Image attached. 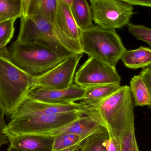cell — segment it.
Instances as JSON below:
<instances>
[{
	"instance_id": "34",
	"label": "cell",
	"mask_w": 151,
	"mask_h": 151,
	"mask_svg": "<svg viewBox=\"0 0 151 151\" xmlns=\"http://www.w3.org/2000/svg\"><path fill=\"white\" fill-rule=\"evenodd\" d=\"M129 151H139V149L138 147L137 148H134V149H132V150H130Z\"/></svg>"
},
{
	"instance_id": "9",
	"label": "cell",
	"mask_w": 151,
	"mask_h": 151,
	"mask_svg": "<svg viewBox=\"0 0 151 151\" xmlns=\"http://www.w3.org/2000/svg\"><path fill=\"white\" fill-rule=\"evenodd\" d=\"M121 77L116 67L92 57L80 67L76 73L74 82L82 88L108 83L120 84Z\"/></svg>"
},
{
	"instance_id": "4",
	"label": "cell",
	"mask_w": 151,
	"mask_h": 151,
	"mask_svg": "<svg viewBox=\"0 0 151 151\" xmlns=\"http://www.w3.org/2000/svg\"><path fill=\"white\" fill-rule=\"evenodd\" d=\"M81 43L83 53L114 67L127 50L115 30L97 25L82 31Z\"/></svg>"
},
{
	"instance_id": "2",
	"label": "cell",
	"mask_w": 151,
	"mask_h": 151,
	"mask_svg": "<svg viewBox=\"0 0 151 151\" xmlns=\"http://www.w3.org/2000/svg\"><path fill=\"white\" fill-rule=\"evenodd\" d=\"M72 54L53 50L41 44L15 41L3 55L31 76L40 77L61 63Z\"/></svg>"
},
{
	"instance_id": "15",
	"label": "cell",
	"mask_w": 151,
	"mask_h": 151,
	"mask_svg": "<svg viewBox=\"0 0 151 151\" xmlns=\"http://www.w3.org/2000/svg\"><path fill=\"white\" fill-rule=\"evenodd\" d=\"M120 59L129 69H143L151 63V49L141 46L137 49L126 50Z\"/></svg>"
},
{
	"instance_id": "32",
	"label": "cell",
	"mask_w": 151,
	"mask_h": 151,
	"mask_svg": "<svg viewBox=\"0 0 151 151\" xmlns=\"http://www.w3.org/2000/svg\"><path fill=\"white\" fill-rule=\"evenodd\" d=\"M142 70L147 71L151 72V63L149 65L145 68H143Z\"/></svg>"
},
{
	"instance_id": "24",
	"label": "cell",
	"mask_w": 151,
	"mask_h": 151,
	"mask_svg": "<svg viewBox=\"0 0 151 151\" xmlns=\"http://www.w3.org/2000/svg\"><path fill=\"white\" fill-rule=\"evenodd\" d=\"M121 151H129L138 147L136 139L135 129H132L120 141Z\"/></svg>"
},
{
	"instance_id": "31",
	"label": "cell",
	"mask_w": 151,
	"mask_h": 151,
	"mask_svg": "<svg viewBox=\"0 0 151 151\" xmlns=\"http://www.w3.org/2000/svg\"><path fill=\"white\" fill-rule=\"evenodd\" d=\"M59 1H61L67 4V5L70 6L74 0H59Z\"/></svg>"
},
{
	"instance_id": "30",
	"label": "cell",
	"mask_w": 151,
	"mask_h": 151,
	"mask_svg": "<svg viewBox=\"0 0 151 151\" xmlns=\"http://www.w3.org/2000/svg\"><path fill=\"white\" fill-rule=\"evenodd\" d=\"M80 145H75L72 147H70L66 150L62 151H78V147Z\"/></svg>"
},
{
	"instance_id": "1",
	"label": "cell",
	"mask_w": 151,
	"mask_h": 151,
	"mask_svg": "<svg viewBox=\"0 0 151 151\" xmlns=\"http://www.w3.org/2000/svg\"><path fill=\"white\" fill-rule=\"evenodd\" d=\"M133 96L129 86L119 89L101 102L85 106L84 114L91 117L120 141L134 129Z\"/></svg>"
},
{
	"instance_id": "21",
	"label": "cell",
	"mask_w": 151,
	"mask_h": 151,
	"mask_svg": "<svg viewBox=\"0 0 151 151\" xmlns=\"http://www.w3.org/2000/svg\"><path fill=\"white\" fill-rule=\"evenodd\" d=\"M84 139L75 134H65L54 137L52 151H62L75 145H80Z\"/></svg>"
},
{
	"instance_id": "20",
	"label": "cell",
	"mask_w": 151,
	"mask_h": 151,
	"mask_svg": "<svg viewBox=\"0 0 151 151\" xmlns=\"http://www.w3.org/2000/svg\"><path fill=\"white\" fill-rule=\"evenodd\" d=\"M22 0H0V17L5 19L22 17Z\"/></svg>"
},
{
	"instance_id": "25",
	"label": "cell",
	"mask_w": 151,
	"mask_h": 151,
	"mask_svg": "<svg viewBox=\"0 0 151 151\" xmlns=\"http://www.w3.org/2000/svg\"><path fill=\"white\" fill-rule=\"evenodd\" d=\"M104 144L107 151H121L119 140L110 135L109 138L104 142Z\"/></svg>"
},
{
	"instance_id": "28",
	"label": "cell",
	"mask_w": 151,
	"mask_h": 151,
	"mask_svg": "<svg viewBox=\"0 0 151 151\" xmlns=\"http://www.w3.org/2000/svg\"><path fill=\"white\" fill-rule=\"evenodd\" d=\"M132 5H139L151 8V0H122Z\"/></svg>"
},
{
	"instance_id": "10",
	"label": "cell",
	"mask_w": 151,
	"mask_h": 151,
	"mask_svg": "<svg viewBox=\"0 0 151 151\" xmlns=\"http://www.w3.org/2000/svg\"><path fill=\"white\" fill-rule=\"evenodd\" d=\"M82 57V55L72 54L45 74L35 78L31 88L60 90L69 88L73 84L76 70Z\"/></svg>"
},
{
	"instance_id": "36",
	"label": "cell",
	"mask_w": 151,
	"mask_h": 151,
	"mask_svg": "<svg viewBox=\"0 0 151 151\" xmlns=\"http://www.w3.org/2000/svg\"><path fill=\"white\" fill-rule=\"evenodd\" d=\"M5 47H4V46H3L2 45H1V44H0V51H1V50L2 49H3Z\"/></svg>"
},
{
	"instance_id": "6",
	"label": "cell",
	"mask_w": 151,
	"mask_h": 151,
	"mask_svg": "<svg viewBox=\"0 0 151 151\" xmlns=\"http://www.w3.org/2000/svg\"><path fill=\"white\" fill-rule=\"evenodd\" d=\"M16 40L39 43L58 52L74 54L65 49L58 41L53 22L40 16L21 17L19 33Z\"/></svg>"
},
{
	"instance_id": "12",
	"label": "cell",
	"mask_w": 151,
	"mask_h": 151,
	"mask_svg": "<svg viewBox=\"0 0 151 151\" xmlns=\"http://www.w3.org/2000/svg\"><path fill=\"white\" fill-rule=\"evenodd\" d=\"M85 88L73 84L64 89L48 90L32 88L27 96L41 102L55 104H70L83 99Z\"/></svg>"
},
{
	"instance_id": "33",
	"label": "cell",
	"mask_w": 151,
	"mask_h": 151,
	"mask_svg": "<svg viewBox=\"0 0 151 151\" xmlns=\"http://www.w3.org/2000/svg\"><path fill=\"white\" fill-rule=\"evenodd\" d=\"M18 151L17 150H15V149H14V148H13V147H12L11 146H10V145L9 146V148H8V151Z\"/></svg>"
},
{
	"instance_id": "29",
	"label": "cell",
	"mask_w": 151,
	"mask_h": 151,
	"mask_svg": "<svg viewBox=\"0 0 151 151\" xmlns=\"http://www.w3.org/2000/svg\"><path fill=\"white\" fill-rule=\"evenodd\" d=\"M23 1V10H22V17H26L27 16L28 7L31 0H22Z\"/></svg>"
},
{
	"instance_id": "7",
	"label": "cell",
	"mask_w": 151,
	"mask_h": 151,
	"mask_svg": "<svg viewBox=\"0 0 151 151\" xmlns=\"http://www.w3.org/2000/svg\"><path fill=\"white\" fill-rule=\"evenodd\" d=\"M92 19L104 29L116 30L127 25L134 14L133 5L122 0H90Z\"/></svg>"
},
{
	"instance_id": "17",
	"label": "cell",
	"mask_w": 151,
	"mask_h": 151,
	"mask_svg": "<svg viewBox=\"0 0 151 151\" xmlns=\"http://www.w3.org/2000/svg\"><path fill=\"white\" fill-rule=\"evenodd\" d=\"M58 0H31L27 16L38 15L54 22Z\"/></svg>"
},
{
	"instance_id": "3",
	"label": "cell",
	"mask_w": 151,
	"mask_h": 151,
	"mask_svg": "<svg viewBox=\"0 0 151 151\" xmlns=\"http://www.w3.org/2000/svg\"><path fill=\"white\" fill-rule=\"evenodd\" d=\"M35 78L0 55V113H15L32 87Z\"/></svg>"
},
{
	"instance_id": "14",
	"label": "cell",
	"mask_w": 151,
	"mask_h": 151,
	"mask_svg": "<svg viewBox=\"0 0 151 151\" xmlns=\"http://www.w3.org/2000/svg\"><path fill=\"white\" fill-rule=\"evenodd\" d=\"M121 87L120 84L108 83L86 88L83 99L80 103L84 106L96 104L111 96Z\"/></svg>"
},
{
	"instance_id": "8",
	"label": "cell",
	"mask_w": 151,
	"mask_h": 151,
	"mask_svg": "<svg viewBox=\"0 0 151 151\" xmlns=\"http://www.w3.org/2000/svg\"><path fill=\"white\" fill-rule=\"evenodd\" d=\"M53 23L60 44L71 53L82 55L81 43L82 31L77 26L69 5L58 0Z\"/></svg>"
},
{
	"instance_id": "26",
	"label": "cell",
	"mask_w": 151,
	"mask_h": 151,
	"mask_svg": "<svg viewBox=\"0 0 151 151\" xmlns=\"http://www.w3.org/2000/svg\"><path fill=\"white\" fill-rule=\"evenodd\" d=\"M4 115L3 113H0V148L4 145L9 143V137L4 132L7 125L4 120Z\"/></svg>"
},
{
	"instance_id": "35",
	"label": "cell",
	"mask_w": 151,
	"mask_h": 151,
	"mask_svg": "<svg viewBox=\"0 0 151 151\" xmlns=\"http://www.w3.org/2000/svg\"><path fill=\"white\" fill-rule=\"evenodd\" d=\"M7 20V19H4L2 18L1 17H0V23L1 22H2V21H5V20Z\"/></svg>"
},
{
	"instance_id": "18",
	"label": "cell",
	"mask_w": 151,
	"mask_h": 151,
	"mask_svg": "<svg viewBox=\"0 0 151 151\" xmlns=\"http://www.w3.org/2000/svg\"><path fill=\"white\" fill-rule=\"evenodd\" d=\"M129 88L135 106L150 105L151 99L150 93L141 75L134 76L131 79Z\"/></svg>"
},
{
	"instance_id": "11",
	"label": "cell",
	"mask_w": 151,
	"mask_h": 151,
	"mask_svg": "<svg viewBox=\"0 0 151 151\" xmlns=\"http://www.w3.org/2000/svg\"><path fill=\"white\" fill-rule=\"evenodd\" d=\"M85 106L81 103L70 104H55L32 99L27 96L15 113L11 117L47 115L80 111L83 112Z\"/></svg>"
},
{
	"instance_id": "5",
	"label": "cell",
	"mask_w": 151,
	"mask_h": 151,
	"mask_svg": "<svg viewBox=\"0 0 151 151\" xmlns=\"http://www.w3.org/2000/svg\"><path fill=\"white\" fill-rule=\"evenodd\" d=\"M84 114L75 111L56 114L11 117L4 132L7 136L39 134L66 126Z\"/></svg>"
},
{
	"instance_id": "27",
	"label": "cell",
	"mask_w": 151,
	"mask_h": 151,
	"mask_svg": "<svg viewBox=\"0 0 151 151\" xmlns=\"http://www.w3.org/2000/svg\"><path fill=\"white\" fill-rule=\"evenodd\" d=\"M140 75L142 77L143 80L146 84L150 93L151 103L150 104L149 106V107L151 109V72L147 71L142 70Z\"/></svg>"
},
{
	"instance_id": "23",
	"label": "cell",
	"mask_w": 151,
	"mask_h": 151,
	"mask_svg": "<svg viewBox=\"0 0 151 151\" xmlns=\"http://www.w3.org/2000/svg\"><path fill=\"white\" fill-rule=\"evenodd\" d=\"M16 19H7L0 23V44L4 47L13 38Z\"/></svg>"
},
{
	"instance_id": "13",
	"label": "cell",
	"mask_w": 151,
	"mask_h": 151,
	"mask_svg": "<svg viewBox=\"0 0 151 151\" xmlns=\"http://www.w3.org/2000/svg\"><path fill=\"white\" fill-rule=\"evenodd\" d=\"M8 137L10 145L18 151H52V137L27 134Z\"/></svg>"
},
{
	"instance_id": "19",
	"label": "cell",
	"mask_w": 151,
	"mask_h": 151,
	"mask_svg": "<svg viewBox=\"0 0 151 151\" xmlns=\"http://www.w3.org/2000/svg\"><path fill=\"white\" fill-rule=\"evenodd\" d=\"M109 137L108 131L102 126L83 140L78 147V151H107L104 143Z\"/></svg>"
},
{
	"instance_id": "16",
	"label": "cell",
	"mask_w": 151,
	"mask_h": 151,
	"mask_svg": "<svg viewBox=\"0 0 151 151\" xmlns=\"http://www.w3.org/2000/svg\"><path fill=\"white\" fill-rule=\"evenodd\" d=\"M70 8L76 22L81 31L94 26L92 12L87 0H74Z\"/></svg>"
},
{
	"instance_id": "22",
	"label": "cell",
	"mask_w": 151,
	"mask_h": 151,
	"mask_svg": "<svg viewBox=\"0 0 151 151\" xmlns=\"http://www.w3.org/2000/svg\"><path fill=\"white\" fill-rule=\"evenodd\" d=\"M129 32L138 40L146 42L151 47V29L144 25L129 22L127 25Z\"/></svg>"
}]
</instances>
